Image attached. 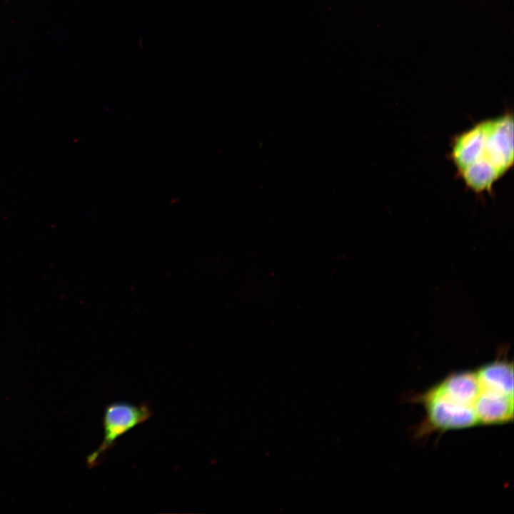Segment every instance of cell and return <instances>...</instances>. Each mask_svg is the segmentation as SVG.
Returning a JSON list of instances; mask_svg holds the SVG:
<instances>
[{
    "label": "cell",
    "instance_id": "6da1fadb",
    "mask_svg": "<svg viewBox=\"0 0 514 514\" xmlns=\"http://www.w3.org/2000/svg\"><path fill=\"white\" fill-rule=\"evenodd\" d=\"M513 115L507 111L453 136L448 156L466 188L483 195L513 167Z\"/></svg>",
    "mask_w": 514,
    "mask_h": 514
},
{
    "label": "cell",
    "instance_id": "7a4b0ae2",
    "mask_svg": "<svg viewBox=\"0 0 514 514\" xmlns=\"http://www.w3.org/2000/svg\"><path fill=\"white\" fill-rule=\"evenodd\" d=\"M418 400L425 413V430L445 432L478 424L475 405L447 386L443 381L420 394Z\"/></svg>",
    "mask_w": 514,
    "mask_h": 514
},
{
    "label": "cell",
    "instance_id": "3957f363",
    "mask_svg": "<svg viewBox=\"0 0 514 514\" xmlns=\"http://www.w3.org/2000/svg\"><path fill=\"white\" fill-rule=\"evenodd\" d=\"M151 415L150 406L145 403L135 405L126 401H115L108 404L103 418V441L88 457V463L91 465H96L119 438L147 420Z\"/></svg>",
    "mask_w": 514,
    "mask_h": 514
},
{
    "label": "cell",
    "instance_id": "277c9868",
    "mask_svg": "<svg viewBox=\"0 0 514 514\" xmlns=\"http://www.w3.org/2000/svg\"><path fill=\"white\" fill-rule=\"evenodd\" d=\"M514 397L479 388L475 412L479 425L506 424L513 420Z\"/></svg>",
    "mask_w": 514,
    "mask_h": 514
},
{
    "label": "cell",
    "instance_id": "5b68a950",
    "mask_svg": "<svg viewBox=\"0 0 514 514\" xmlns=\"http://www.w3.org/2000/svg\"><path fill=\"white\" fill-rule=\"evenodd\" d=\"M482 389L513 395V366L506 360H497L475 371Z\"/></svg>",
    "mask_w": 514,
    "mask_h": 514
}]
</instances>
